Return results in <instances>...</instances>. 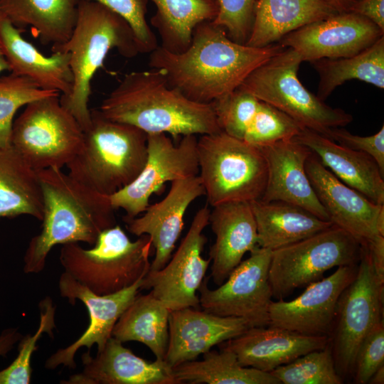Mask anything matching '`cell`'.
I'll use <instances>...</instances> for the list:
<instances>
[{
  "label": "cell",
  "instance_id": "3957f363",
  "mask_svg": "<svg viewBox=\"0 0 384 384\" xmlns=\"http://www.w3.org/2000/svg\"><path fill=\"white\" fill-rule=\"evenodd\" d=\"M43 195L41 230L23 256V272L38 274L57 245L85 242L94 245L103 230L117 224L110 197L79 182L61 169L37 171Z\"/></svg>",
  "mask_w": 384,
  "mask_h": 384
},
{
  "label": "cell",
  "instance_id": "8d00e7d4",
  "mask_svg": "<svg viewBox=\"0 0 384 384\" xmlns=\"http://www.w3.org/2000/svg\"><path fill=\"white\" fill-rule=\"evenodd\" d=\"M40 321L33 334L23 336L18 341V353L14 361L0 370V384H28L31 383L32 355L38 348L37 343L44 333L53 336L55 327L56 307L50 297L39 303Z\"/></svg>",
  "mask_w": 384,
  "mask_h": 384
},
{
  "label": "cell",
  "instance_id": "4fadbf2b",
  "mask_svg": "<svg viewBox=\"0 0 384 384\" xmlns=\"http://www.w3.org/2000/svg\"><path fill=\"white\" fill-rule=\"evenodd\" d=\"M196 135H186L175 144L165 133L147 134V159L138 176L110 196L115 210L125 211L123 219L139 216L149 205L151 195L166 182L198 175Z\"/></svg>",
  "mask_w": 384,
  "mask_h": 384
},
{
  "label": "cell",
  "instance_id": "bcb514c9",
  "mask_svg": "<svg viewBox=\"0 0 384 384\" xmlns=\"http://www.w3.org/2000/svg\"><path fill=\"white\" fill-rule=\"evenodd\" d=\"M23 335L18 329L9 328L0 334V356L5 357L20 341Z\"/></svg>",
  "mask_w": 384,
  "mask_h": 384
},
{
  "label": "cell",
  "instance_id": "e575fe53",
  "mask_svg": "<svg viewBox=\"0 0 384 384\" xmlns=\"http://www.w3.org/2000/svg\"><path fill=\"white\" fill-rule=\"evenodd\" d=\"M283 384H341L330 342L270 372Z\"/></svg>",
  "mask_w": 384,
  "mask_h": 384
},
{
  "label": "cell",
  "instance_id": "f6af8a7d",
  "mask_svg": "<svg viewBox=\"0 0 384 384\" xmlns=\"http://www.w3.org/2000/svg\"><path fill=\"white\" fill-rule=\"evenodd\" d=\"M366 244L368 248L375 274L378 281L384 284V236H378Z\"/></svg>",
  "mask_w": 384,
  "mask_h": 384
},
{
  "label": "cell",
  "instance_id": "836d02e7",
  "mask_svg": "<svg viewBox=\"0 0 384 384\" xmlns=\"http://www.w3.org/2000/svg\"><path fill=\"white\" fill-rule=\"evenodd\" d=\"M201 361L184 362L173 368L178 384H280L270 373L242 366L226 347L209 351Z\"/></svg>",
  "mask_w": 384,
  "mask_h": 384
},
{
  "label": "cell",
  "instance_id": "4dcf8cb0",
  "mask_svg": "<svg viewBox=\"0 0 384 384\" xmlns=\"http://www.w3.org/2000/svg\"><path fill=\"white\" fill-rule=\"evenodd\" d=\"M170 311L151 292L143 295L138 294L117 321L112 336L122 343H144L156 359L164 360Z\"/></svg>",
  "mask_w": 384,
  "mask_h": 384
},
{
  "label": "cell",
  "instance_id": "d590c367",
  "mask_svg": "<svg viewBox=\"0 0 384 384\" xmlns=\"http://www.w3.org/2000/svg\"><path fill=\"white\" fill-rule=\"evenodd\" d=\"M55 90L41 88L27 77L10 73L0 77V147L11 146L14 117L17 110L28 103L52 95Z\"/></svg>",
  "mask_w": 384,
  "mask_h": 384
},
{
  "label": "cell",
  "instance_id": "83f0119b",
  "mask_svg": "<svg viewBox=\"0 0 384 384\" xmlns=\"http://www.w3.org/2000/svg\"><path fill=\"white\" fill-rule=\"evenodd\" d=\"M322 0H258L246 45L265 47L311 23L338 14Z\"/></svg>",
  "mask_w": 384,
  "mask_h": 384
},
{
  "label": "cell",
  "instance_id": "9a60e30c",
  "mask_svg": "<svg viewBox=\"0 0 384 384\" xmlns=\"http://www.w3.org/2000/svg\"><path fill=\"white\" fill-rule=\"evenodd\" d=\"M305 170L331 222L361 244L384 236V205L377 204L347 186L321 164L311 152Z\"/></svg>",
  "mask_w": 384,
  "mask_h": 384
},
{
  "label": "cell",
  "instance_id": "7c38bea8",
  "mask_svg": "<svg viewBox=\"0 0 384 384\" xmlns=\"http://www.w3.org/2000/svg\"><path fill=\"white\" fill-rule=\"evenodd\" d=\"M272 252L257 246L215 289L208 288V278H205L198 290L203 310L220 316L241 318L250 327L269 326Z\"/></svg>",
  "mask_w": 384,
  "mask_h": 384
},
{
  "label": "cell",
  "instance_id": "7bdbcfd3",
  "mask_svg": "<svg viewBox=\"0 0 384 384\" xmlns=\"http://www.w3.org/2000/svg\"><path fill=\"white\" fill-rule=\"evenodd\" d=\"M329 139L370 156L384 176V126L377 133L367 137L355 135L342 127H335L331 130Z\"/></svg>",
  "mask_w": 384,
  "mask_h": 384
},
{
  "label": "cell",
  "instance_id": "ee69618b",
  "mask_svg": "<svg viewBox=\"0 0 384 384\" xmlns=\"http://www.w3.org/2000/svg\"><path fill=\"white\" fill-rule=\"evenodd\" d=\"M350 11L370 20L384 32V0H356Z\"/></svg>",
  "mask_w": 384,
  "mask_h": 384
},
{
  "label": "cell",
  "instance_id": "681fc988",
  "mask_svg": "<svg viewBox=\"0 0 384 384\" xmlns=\"http://www.w3.org/2000/svg\"><path fill=\"white\" fill-rule=\"evenodd\" d=\"M6 70L10 71V68L0 46V73Z\"/></svg>",
  "mask_w": 384,
  "mask_h": 384
},
{
  "label": "cell",
  "instance_id": "7402d4cb",
  "mask_svg": "<svg viewBox=\"0 0 384 384\" xmlns=\"http://www.w3.org/2000/svg\"><path fill=\"white\" fill-rule=\"evenodd\" d=\"M249 328L241 318L220 316L197 308L171 311L164 360L171 368L196 360L214 346L237 337Z\"/></svg>",
  "mask_w": 384,
  "mask_h": 384
},
{
  "label": "cell",
  "instance_id": "f1b7e54d",
  "mask_svg": "<svg viewBox=\"0 0 384 384\" xmlns=\"http://www.w3.org/2000/svg\"><path fill=\"white\" fill-rule=\"evenodd\" d=\"M80 0H0V12L18 28L31 26L42 43L66 42L75 28Z\"/></svg>",
  "mask_w": 384,
  "mask_h": 384
},
{
  "label": "cell",
  "instance_id": "b9f144b4",
  "mask_svg": "<svg viewBox=\"0 0 384 384\" xmlns=\"http://www.w3.org/2000/svg\"><path fill=\"white\" fill-rule=\"evenodd\" d=\"M382 366H384L383 319L373 326L359 346L353 371L355 383H368Z\"/></svg>",
  "mask_w": 384,
  "mask_h": 384
},
{
  "label": "cell",
  "instance_id": "7a4b0ae2",
  "mask_svg": "<svg viewBox=\"0 0 384 384\" xmlns=\"http://www.w3.org/2000/svg\"><path fill=\"white\" fill-rule=\"evenodd\" d=\"M98 110L109 119L133 125L147 134H170L174 139L221 131L213 103L189 100L155 68L126 74Z\"/></svg>",
  "mask_w": 384,
  "mask_h": 384
},
{
  "label": "cell",
  "instance_id": "4316f807",
  "mask_svg": "<svg viewBox=\"0 0 384 384\" xmlns=\"http://www.w3.org/2000/svg\"><path fill=\"white\" fill-rule=\"evenodd\" d=\"M255 217L257 245L272 251L300 241L334 224L309 210L284 201L250 202Z\"/></svg>",
  "mask_w": 384,
  "mask_h": 384
},
{
  "label": "cell",
  "instance_id": "44dd1931",
  "mask_svg": "<svg viewBox=\"0 0 384 384\" xmlns=\"http://www.w3.org/2000/svg\"><path fill=\"white\" fill-rule=\"evenodd\" d=\"M82 369L60 381L63 384H178L165 360L149 362L111 337L92 357L81 356Z\"/></svg>",
  "mask_w": 384,
  "mask_h": 384
},
{
  "label": "cell",
  "instance_id": "30bf717a",
  "mask_svg": "<svg viewBox=\"0 0 384 384\" xmlns=\"http://www.w3.org/2000/svg\"><path fill=\"white\" fill-rule=\"evenodd\" d=\"M361 252V243L335 225L273 250L269 269L272 297L283 299L322 279L333 267L356 264Z\"/></svg>",
  "mask_w": 384,
  "mask_h": 384
},
{
  "label": "cell",
  "instance_id": "8fae6325",
  "mask_svg": "<svg viewBox=\"0 0 384 384\" xmlns=\"http://www.w3.org/2000/svg\"><path fill=\"white\" fill-rule=\"evenodd\" d=\"M361 245L356 274L338 298L333 336H329L335 367L341 378L353 371L361 343L383 319L384 284L375 274L367 245Z\"/></svg>",
  "mask_w": 384,
  "mask_h": 384
},
{
  "label": "cell",
  "instance_id": "5bb4252c",
  "mask_svg": "<svg viewBox=\"0 0 384 384\" xmlns=\"http://www.w3.org/2000/svg\"><path fill=\"white\" fill-rule=\"evenodd\" d=\"M210 212L208 205L201 207L165 266L149 271L144 278L142 289H151L170 311L200 306L197 292L210 264V257H202L207 242L203 230L209 225Z\"/></svg>",
  "mask_w": 384,
  "mask_h": 384
},
{
  "label": "cell",
  "instance_id": "d6986e66",
  "mask_svg": "<svg viewBox=\"0 0 384 384\" xmlns=\"http://www.w3.org/2000/svg\"><path fill=\"white\" fill-rule=\"evenodd\" d=\"M203 195L205 190L198 175L177 179L171 182L170 189L161 201L149 205L140 216L123 219L130 233L150 238L155 256L149 271L161 269L170 260L183 230L188 208Z\"/></svg>",
  "mask_w": 384,
  "mask_h": 384
},
{
  "label": "cell",
  "instance_id": "52a82bcc",
  "mask_svg": "<svg viewBox=\"0 0 384 384\" xmlns=\"http://www.w3.org/2000/svg\"><path fill=\"white\" fill-rule=\"evenodd\" d=\"M197 154L198 176L210 206L261 199L267 169L259 147L220 131L201 135Z\"/></svg>",
  "mask_w": 384,
  "mask_h": 384
},
{
  "label": "cell",
  "instance_id": "ba28073f",
  "mask_svg": "<svg viewBox=\"0 0 384 384\" xmlns=\"http://www.w3.org/2000/svg\"><path fill=\"white\" fill-rule=\"evenodd\" d=\"M300 56L285 48L255 68L240 87L298 122L304 128L329 139L331 130L353 120L351 114L326 105L306 88L298 78Z\"/></svg>",
  "mask_w": 384,
  "mask_h": 384
},
{
  "label": "cell",
  "instance_id": "60d3db41",
  "mask_svg": "<svg viewBox=\"0 0 384 384\" xmlns=\"http://www.w3.org/2000/svg\"><path fill=\"white\" fill-rule=\"evenodd\" d=\"M99 3L125 19L131 26L140 53L158 46L155 33L146 21L147 0H85Z\"/></svg>",
  "mask_w": 384,
  "mask_h": 384
},
{
  "label": "cell",
  "instance_id": "cb8c5ba5",
  "mask_svg": "<svg viewBox=\"0 0 384 384\" xmlns=\"http://www.w3.org/2000/svg\"><path fill=\"white\" fill-rule=\"evenodd\" d=\"M209 224L215 236L210 249L211 277L222 284L257 245V225L250 202L230 201L213 207Z\"/></svg>",
  "mask_w": 384,
  "mask_h": 384
},
{
  "label": "cell",
  "instance_id": "6da1fadb",
  "mask_svg": "<svg viewBox=\"0 0 384 384\" xmlns=\"http://www.w3.org/2000/svg\"><path fill=\"white\" fill-rule=\"evenodd\" d=\"M283 49L279 43L258 48L236 43L223 28L206 21L195 28L186 50L174 53L159 45L149 53V66L163 71L168 84L189 100L211 104Z\"/></svg>",
  "mask_w": 384,
  "mask_h": 384
},
{
  "label": "cell",
  "instance_id": "f35d334b",
  "mask_svg": "<svg viewBox=\"0 0 384 384\" xmlns=\"http://www.w3.org/2000/svg\"><path fill=\"white\" fill-rule=\"evenodd\" d=\"M259 102L257 97L240 87L214 102L213 105L221 131L243 139Z\"/></svg>",
  "mask_w": 384,
  "mask_h": 384
},
{
  "label": "cell",
  "instance_id": "ab89813d",
  "mask_svg": "<svg viewBox=\"0 0 384 384\" xmlns=\"http://www.w3.org/2000/svg\"><path fill=\"white\" fill-rule=\"evenodd\" d=\"M258 0H218V12L213 22L233 41L246 44L252 31Z\"/></svg>",
  "mask_w": 384,
  "mask_h": 384
},
{
  "label": "cell",
  "instance_id": "e0dca14e",
  "mask_svg": "<svg viewBox=\"0 0 384 384\" xmlns=\"http://www.w3.org/2000/svg\"><path fill=\"white\" fill-rule=\"evenodd\" d=\"M144 278L119 292L99 295L67 272H63L58 281L60 296L68 299V302L73 305L76 300L81 301L87 309L90 323L85 332L75 341L65 348H59L48 358L45 367L53 370L63 365L75 368V355L80 348L85 346L90 349L96 344L97 351H101L112 337L117 321L142 289Z\"/></svg>",
  "mask_w": 384,
  "mask_h": 384
},
{
  "label": "cell",
  "instance_id": "74e56055",
  "mask_svg": "<svg viewBox=\"0 0 384 384\" xmlns=\"http://www.w3.org/2000/svg\"><path fill=\"white\" fill-rule=\"evenodd\" d=\"M304 129L298 122L277 107L260 100L243 140L257 147L295 137Z\"/></svg>",
  "mask_w": 384,
  "mask_h": 384
},
{
  "label": "cell",
  "instance_id": "ac0fdd59",
  "mask_svg": "<svg viewBox=\"0 0 384 384\" xmlns=\"http://www.w3.org/2000/svg\"><path fill=\"white\" fill-rule=\"evenodd\" d=\"M356 264L338 267L330 276L306 287L291 301L272 302L269 326L304 335L330 336L338 298L356 274Z\"/></svg>",
  "mask_w": 384,
  "mask_h": 384
},
{
  "label": "cell",
  "instance_id": "7dc6e473",
  "mask_svg": "<svg viewBox=\"0 0 384 384\" xmlns=\"http://www.w3.org/2000/svg\"><path fill=\"white\" fill-rule=\"evenodd\" d=\"M338 12H348L356 0H322Z\"/></svg>",
  "mask_w": 384,
  "mask_h": 384
},
{
  "label": "cell",
  "instance_id": "277c9868",
  "mask_svg": "<svg viewBox=\"0 0 384 384\" xmlns=\"http://www.w3.org/2000/svg\"><path fill=\"white\" fill-rule=\"evenodd\" d=\"M113 49L126 58L140 53L131 26L122 16L105 6L80 0L77 21L70 37L64 43L52 46L51 50L64 51L70 55L72 90L68 95L60 96V100L83 131L91 123L88 103L92 79Z\"/></svg>",
  "mask_w": 384,
  "mask_h": 384
},
{
  "label": "cell",
  "instance_id": "f546056e",
  "mask_svg": "<svg viewBox=\"0 0 384 384\" xmlns=\"http://www.w3.org/2000/svg\"><path fill=\"white\" fill-rule=\"evenodd\" d=\"M43 208L37 171L11 146L0 147V218L28 215L41 220Z\"/></svg>",
  "mask_w": 384,
  "mask_h": 384
},
{
  "label": "cell",
  "instance_id": "d6a6232c",
  "mask_svg": "<svg viewBox=\"0 0 384 384\" xmlns=\"http://www.w3.org/2000/svg\"><path fill=\"white\" fill-rule=\"evenodd\" d=\"M319 77L317 96L324 101L339 85L358 80L384 88V36L361 52L346 58L310 62Z\"/></svg>",
  "mask_w": 384,
  "mask_h": 384
},
{
  "label": "cell",
  "instance_id": "ffe728a7",
  "mask_svg": "<svg viewBox=\"0 0 384 384\" xmlns=\"http://www.w3.org/2000/svg\"><path fill=\"white\" fill-rule=\"evenodd\" d=\"M260 149L267 169L266 186L260 200L297 205L322 220L330 221L305 170V164L311 151L293 139Z\"/></svg>",
  "mask_w": 384,
  "mask_h": 384
},
{
  "label": "cell",
  "instance_id": "c3c4849f",
  "mask_svg": "<svg viewBox=\"0 0 384 384\" xmlns=\"http://www.w3.org/2000/svg\"><path fill=\"white\" fill-rule=\"evenodd\" d=\"M372 384H383L384 383V366L380 367L372 375L369 382Z\"/></svg>",
  "mask_w": 384,
  "mask_h": 384
},
{
  "label": "cell",
  "instance_id": "2e32d148",
  "mask_svg": "<svg viewBox=\"0 0 384 384\" xmlns=\"http://www.w3.org/2000/svg\"><path fill=\"white\" fill-rule=\"evenodd\" d=\"M375 23L356 13L341 12L304 26L278 43L293 49L302 62L354 55L383 36Z\"/></svg>",
  "mask_w": 384,
  "mask_h": 384
},
{
  "label": "cell",
  "instance_id": "603a6c76",
  "mask_svg": "<svg viewBox=\"0 0 384 384\" xmlns=\"http://www.w3.org/2000/svg\"><path fill=\"white\" fill-rule=\"evenodd\" d=\"M250 327L227 341L225 347L236 355L240 363L270 373L310 351L324 348L329 336H311L268 326Z\"/></svg>",
  "mask_w": 384,
  "mask_h": 384
},
{
  "label": "cell",
  "instance_id": "8992f818",
  "mask_svg": "<svg viewBox=\"0 0 384 384\" xmlns=\"http://www.w3.org/2000/svg\"><path fill=\"white\" fill-rule=\"evenodd\" d=\"M152 247L147 235L132 241L117 224L99 235L94 247L63 245L60 262L64 272L94 293L105 295L127 288L146 276Z\"/></svg>",
  "mask_w": 384,
  "mask_h": 384
},
{
  "label": "cell",
  "instance_id": "1f68e13d",
  "mask_svg": "<svg viewBox=\"0 0 384 384\" xmlns=\"http://www.w3.org/2000/svg\"><path fill=\"white\" fill-rule=\"evenodd\" d=\"M156 6L151 26L163 48L178 53L190 46L195 28L213 21L218 12V0H151Z\"/></svg>",
  "mask_w": 384,
  "mask_h": 384
},
{
  "label": "cell",
  "instance_id": "484cf974",
  "mask_svg": "<svg viewBox=\"0 0 384 384\" xmlns=\"http://www.w3.org/2000/svg\"><path fill=\"white\" fill-rule=\"evenodd\" d=\"M293 139L307 146L321 164L345 184L373 203L384 205V176L370 156L306 128Z\"/></svg>",
  "mask_w": 384,
  "mask_h": 384
},
{
  "label": "cell",
  "instance_id": "d4e9b609",
  "mask_svg": "<svg viewBox=\"0 0 384 384\" xmlns=\"http://www.w3.org/2000/svg\"><path fill=\"white\" fill-rule=\"evenodd\" d=\"M21 31L0 12V46L10 72L30 78L42 89L57 91L61 97L68 95L73 86L69 54L54 51L46 56L25 40Z\"/></svg>",
  "mask_w": 384,
  "mask_h": 384
},
{
  "label": "cell",
  "instance_id": "5b68a950",
  "mask_svg": "<svg viewBox=\"0 0 384 384\" xmlns=\"http://www.w3.org/2000/svg\"><path fill=\"white\" fill-rule=\"evenodd\" d=\"M147 134L131 124L91 110L80 150L68 164V174L86 186L111 196L132 183L147 159Z\"/></svg>",
  "mask_w": 384,
  "mask_h": 384
},
{
  "label": "cell",
  "instance_id": "9c48e42d",
  "mask_svg": "<svg viewBox=\"0 0 384 384\" xmlns=\"http://www.w3.org/2000/svg\"><path fill=\"white\" fill-rule=\"evenodd\" d=\"M60 96L28 103L13 123L11 146L36 171L67 166L83 144L84 131Z\"/></svg>",
  "mask_w": 384,
  "mask_h": 384
}]
</instances>
